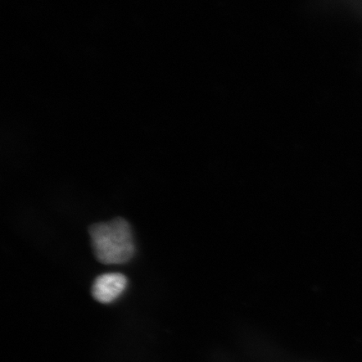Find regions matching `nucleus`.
Here are the masks:
<instances>
[{"label":"nucleus","mask_w":362,"mask_h":362,"mask_svg":"<svg viewBox=\"0 0 362 362\" xmlns=\"http://www.w3.org/2000/svg\"><path fill=\"white\" fill-rule=\"evenodd\" d=\"M94 255L101 264H123L133 259L135 245L132 229L121 217L89 228Z\"/></svg>","instance_id":"obj_1"},{"label":"nucleus","mask_w":362,"mask_h":362,"mask_svg":"<svg viewBox=\"0 0 362 362\" xmlns=\"http://www.w3.org/2000/svg\"><path fill=\"white\" fill-rule=\"evenodd\" d=\"M128 284L125 276L112 273L98 276L93 285V296L103 304H108L119 298Z\"/></svg>","instance_id":"obj_2"}]
</instances>
